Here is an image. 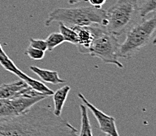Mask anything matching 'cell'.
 <instances>
[{
	"label": "cell",
	"instance_id": "2",
	"mask_svg": "<svg viewBox=\"0 0 156 136\" xmlns=\"http://www.w3.org/2000/svg\"><path fill=\"white\" fill-rule=\"evenodd\" d=\"M53 22L63 23L68 27L90 26L94 24L106 27L108 24L106 10L93 6L75 8H57L49 13L45 26L50 27Z\"/></svg>",
	"mask_w": 156,
	"mask_h": 136
},
{
	"label": "cell",
	"instance_id": "6",
	"mask_svg": "<svg viewBox=\"0 0 156 136\" xmlns=\"http://www.w3.org/2000/svg\"><path fill=\"white\" fill-rule=\"evenodd\" d=\"M46 98L48 96H19L6 99L3 106L0 108V118L11 117L19 115Z\"/></svg>",
	"mask_w": 156,
	"mask_h": 136
},
{
	"label": "cell",
	"instance_id": "8",
	"mask_svg": "<svg viewBox=\"0 0 156 136\" xmlns=\"http://www.w3.org/2000/svg\"><path fill=\"white\" fill-rule=\"evenodd\" d=\"M78 97L81 99L83 104H85V106L87 107V110H90L94 114V116L95 117L99 124V129L102 132L111 136H119L115 124V119L113 117L108 116V114L100 110L99 109L90 103L81 92L78 93Z\"/></svg>",
	"mask_w": 156,
	"mask_h": 136
},
{
	"label": "cell",
	"instance_id": "15",
	"mask_svg": "<svg viewBox=\"0 0 156 136\" xmlns=\"http://www.w3.org/2000/svg\"><path fill=\"white\" fill-rule=\"evenodd\" d=\"M45 40L47 45V50L50 52H52L56 47L64 42V38L60 32H54V33L50 34Z\"/></svg>",
	"mask_w": 156,
	"mask_h": 136
},
{
	"label": "cell",
	"instance_id": "21",
	"mask_svg": "<svg viewBox=\"0 0 156 136\" xmlns=\"http://www.w3.org/2000/svg\"><path fill=\"white\" fill-rule=\"evenodd\" d=\"M0 55L3 56H7L6 53L4 52V50L2 49V46H1V44H0Z\"/></svg>",
	"mask_w": 156,
	"mask_h": 136
},
{
	"label": "cell",
	"instance_id": "11",
	"mask_svg": "<svg viewBox=\"0 0 156 136\" xmlns=\"http://www.w3.org/2000/svg\"><path fill=\"white\" fill-rule=\"evenodd\" d=\"M30 70L37 76H39L40 79L45 83H49L52 85H58V84L66 82V80L61 79L59 76L58 72L55 70H46V69H42V68L33 66H30Z\"/></svg>",
	"mask_w": 156,
	"mask_h": 136
},
{
	"label": "cell",
	"instance_id": "20",
	"mask_svg": "<svg viewBox=\"0 0 156 136\" xmlns=\"http://www.w3.org/2000/svg\"><path fill=\"white\" fill-rule=\"evenodd\" d=\"M81 0H68V3L70 5H75V4H77L80 2Z\"/></svg>",
	"mask_w": 156,
	"mask_h": 136
},
{
	"label": "cell",
	"instance_id": "10",
	"mask_svg": "<svg viewBox=\"0 0 156 136\" xmlns=\"http://www.w3.org/2000/svg\"><path fill=\"white\" fill-rule=\"evenodd\" d=\"M45 96L33 90L22 80L13 81L8 84L0 85V99H8L19 96Z\"/></svg>",
	"mask_w": 156,
	"mask_h": 136
},
{
	"label": "cell",
	"instance_id": "13",
	"mask_svg": "<svg viewBox=\"0 0 156 136\" xmlns=\"http://www.w3.org/2000/svg\"><path fill=\"white\" fill-rule=\"evenodd\" d=\"M79 108L81 112V130L79 134H78V136H94L87 107L83 103H80Z\"/></svg>",
	"mask_w": 156,
	"mask_h": 136
},
{
	"label": "cell",
	"instance_id": "17",
	"mask_svg": "<svg viewBox=\"0 0 156 136\" xmlns=\"http://www.w3.org/2000/svg\"><path fill=\"white\" fill-rule=\"evenodd\" d=\"M24 54L28 56L29 58L34 60H41L44 58L45 52L42 50L37 49L33 48L29 46V47L27 48V49L24 52Z\"/></svg>",
	"mask_w": 156,
	"mask_h": 136
},
{
	"label": "cell",
	"instance_id": "23",
	"mask_svg": "<svg viewBox=\"0 0 156 136\" xmlns=\"http://www.w3.org/2000/svg\"><path fill=\"white\" fill-rule=\"evenodd\" d=\"M106 136H111V135H109V134H106Z\"/></svg>",
	"mask_w": 156,
	"mask_h": 136
},
{
	"label": "cell",
	"instance_id": "1",
	"mask_svg": "<svg viewBox=\"0 0 156 136\" xmlns=\"http://www.w3.org/2000/svg\"><path fill=\"white\" fill-rule=\"evenodd\" d=\"M4 136H78V130L50 108L35 104L11 117L0 118Z\"/></svg>",
	"mask_w": 156,
	"mask_h": 136
},
{
	"label": "cell",
	"instance_id": "7",
	"mask_svg": "<svg viewBox=\"0 0 156 136\" xmlns=\"http://www.w3.org/2000/svg\"><path fill=\"white\" fill-rule=\"evenodd\" d=\"M0 65L5 70L20 77V80H22L26 84H28V86L31 87L33 90L36 91V92H39L41 94H43V95L48 96V97L51 96L53 94V91L50 89V88H48L45 84H43V82L33 79V78L30 77L26 74H24V72L21 71L14 64V63L9 59V57L8 56H3L0 55Z\"/></svg>",
	"mask_w": 156,
	"mask_h": 136
},
{
	"label": "cell",
	"instance_id": "9",
	"mask_svg": "<svg viewBox=\"0 0 156 136\" xmlns=\"http://www.w3.org/2000/svg\"><path fill=\"white\" fill-rule=\"evenodd\" d=\"M76 32L78 43L76 47L81 54H88L90 46L95 38L105 29V27L94 24L90 26H73L72 27Z\"/></svg>",
	"mask_w": 156,
	"mask_h": 136
},
{
	"label": "cell",
	"instance_id": "14",
	"mask_svg": "<svg viewBox=\"0 0 156 136\" xmlns=\"http://www.w3.org/2000/svg\"><path fill=\"white\" fill-rule=\"evenodd\" d=\"M59 30H60V33L62 35L63 38H64V42H69L75 46L77 45V34L72 27H68L63 23H59Z\"/></svg>",
	"mask_w": 156,
	"mask_h": 136
},
{
	"label": "cell",
	"instance_id": "16",
	"mask_svg": "<svg viewBox=\"0 0 156 136\" xmlns=\"http://www.w3.org/2000/svg\"><path fill=\"white\" fill-rule=\"evenodd\" d=\"M156 0H144L140 6H139V15L142 19H144L151 13L155 11Z\"/></svg>",
	"mask_w": 156,
	"mask_h": 136
},
{
	"label": "cell",
	"instance_id": "5",
	"mask_svg": "<svg viewBox=\"0 0 156 136\" xmlns=\"http://www.w3.org/2000/svg\"><path fill=\"white\" fill-rule=\"evenodd\" d=\"M119 45L117 36L105 28L95 38L89 48L88 54L101 59L105 63L115 65L118 68L122 69V63L119 60Z\"/></svg>",
	"mask_w": 156,
	"mask_h": 136
},
{
	"label": "cell",
	"instance_id": "3",
	"mask_svg": "<svg viewBox=\"0 0 156 136\" xmlns=\"http://www.w3.org/2000/svg\"><path fill=\"white\" fill-rule=\"evenodd\" d=\"M156 30L155 15L143 19L126 32L125 41L119 45V58L129 59L151 42L154 44Z\"/></svg>",
	"mask_w": 156,
	"mask_h": 136
},
{
	"label": "cell",
	"instance_id": "22",
	"mask_svg": "<svg viewBox=\"0 0 156 136\" xmlns=\"http://www.w3.org/2000/svg\"><path fill=\"white\" fill-rule=\"evenodd\" d=\"M0 136H4V135H3V134H2V133H1V131H0Z\"/></svg>",
	"mask_w": 156,
	"mask_h": 136
},
{
	"label": "cell",
	"instance_id": "4",
	"mask_svg": "<svg viewBox=\"0 0 156 136\" xmlns=\"http://www.w3.org/2000/svg\"><path fill=\"white\" fill-rule=\"evenodd\" d=\"M106 30L115 36L126 33L139 14L138 0H117L106 11Z\"/></svg>",
	"mask_w": 156,
	"mask_h": 136
},
{
	"label": "cell",
	"instance_id": "18",
	"mask_svg": "<svg viewBox=\"0 0 156 136\" xmlns=\"http://www.w3.org/2000/svg\"><path fill=\"white\" fill-rule=\"evenodd\" d=\"M29 43L30 46L37 49L42 50V51L44 52L47 50V45H46V40L31 38V39H29Z\"/></svg>",
	"mask_w": 156,
	"mask_h": 136
},
{
	"label": "cell",
	"instance_id": "12",
	"mask_svg": "<svg viewBox=\"0 0 156 136\" xmlns=\"http://www.w3.org/2000/svg\"><path fill=\"white\" fill-rule=\"evenodd\" d=\"M70 90H71V87L66 85L58 88L56 92H53L52 96H53V103H54V109L53 111L56 116L61 117L63 107L66 102Z\"/></svg>",
	"mask_w": 156,
	"mask_h": 136
},
{
	"label": "cell",
	"instance_id": "19",
	"mask_svg": "<svg viewBox=\"0 0 156 136\" xmlns=\"http://www.w3.org/2000/svg\"><path fill=\"white\" fill-rule=\"evenodd\" d=\"M90 6H93L97 8H102L104 4L106 2V0H88Z\"/></svg>",
	"mask_w": 156,
	"mask_h": 136
}]
</instances>
